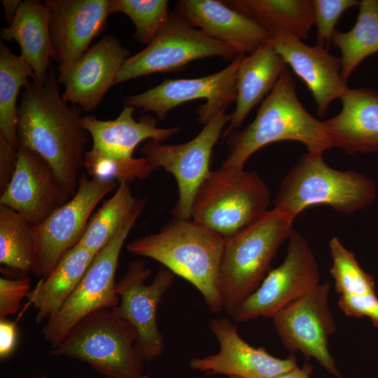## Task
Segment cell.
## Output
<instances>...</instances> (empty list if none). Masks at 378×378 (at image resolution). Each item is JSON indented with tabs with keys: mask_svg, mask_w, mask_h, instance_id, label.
<instances>
[{
	"mask_svg": "<svg viewBox=\"0 0 378 378\" xmlns=\"http://www.w3.org/2000/svg\"><path fill=\"white\" fill-rule=\"evenodd\" d=\"M111 14L122 13L135 26L134 38L148 46L167 22L170 14L165 0H109Z\"/></svg>",
	"mask_w": 378,
	"mask_h": 378,
	"instance_id": "836d02e7",
	"label": "cell"
},
{
	"mask_svg": "<svg viewBox=\"0 0 378 378\" xmlns=\"http://www.w3.org/2000/svg\"><path fill=\"white\" fill-rule=\"evenodd\" d=\"M31 279L20 277L0 278V319L14 314L21 308L22 302L30 293Z\"/></svg>",
	"mask_w": 378,
	"mask_h": 378,
	"instance_id": "d590c367",
	"label": "cell"
},
{
	"mask_svg": "<svg viewBox=\"0 0 378 378\" xmlns=\"http://www.w3.org/2000/svg\"><path fill=\"white\" fill-rule=\"evenodd\" d=\"M312 372V366L307 363L302 368L297 365L291 370L284 373L276 378H310Z\"/></svg>",
	"mask_w": 378,
	"mask_h": 378,
	"instance_id": "ab89813d",
	"label": "cell"
},
{
	"mask_svg": "<svg viewBox=\"0 0 378 378\" xmlns=\"http://www.w3.org/2000/svg\"><path fill=\"white\" fill-rule=\"evenodd\" d=\"M270 204V190L256 172L220 167L199 187L191 218L226 238L261 218Z\"/></svg>",
	"mask_w": 378,
	"mask_h": 378,
	"instance_id": "52a82bcc",
	"label": "cell"
},
{
	"mask_svg": "<svg viewBox=\"0 0 378 378\" xmlns=\"http://www.w3.org/2000/svg\"><path fill=\"white\" fill-rule=\"evenodd\" d=\"M83 167L91 178L118 183L146 179L154 170L144 156L120 157L94 148L85 151Z\"/></svg>",
	"mask_w": 378,
	"mask_h": 378,
	"instance_id": "1f68e13d",
	"label": "cell"
},
{
	"mask_svg": "<svg viewBox=\"0 0 378 378\" xmlns=\"http://www.w3.org/2000/svg\"><path fill=\"white\" fill-rule=\"evenodd\" d=\"M151 270L143 260H134L116 283L119 303L115 313L131 323L137 332L136 346L145 360H152L164 351L163 336L158 326L157 313L163 295L172 285L175 274L160 267L150 284L145 281Z\"/></svg>",
	"mask_w": 378,
	"mask_h": 378,
	"instance_id": "5bb4252c",
	"label": "cell"
},
{
	"mask_svg": "<svg viewBox=\"0 0 378 378\" xmlns=\"http://www.w3.org/2000/svg\"><path fill=\"white\" fill-rule=\"evenodd\" d=\"M57 76L51 64L46 81H29L18 108L19 146L41 156L74 196L83 167L90 134L80 122L78 108L69 106L59 94Z\"/></svg>",
	"mask_w": 378,
	"mask_h": 378,
	"instance_id": "6da1fadb",
	"label": "cell"
},
{
	"mask_svg": "<svg viewBox=\"0 0 378 378\" xmlns=\"http://www.w3.org/2000/svg\"><path fill=\"white\" fill-rule=\"evenodd\" d=\"M137 336L135 328L113 309H103L76 325L50 355L84 362L107 378H147Z\"/></svg>",
	"mask_w": 378,
	"mask_h": 378,
	"instance_id": "8992f818",
	"label": "cell"
},
{
	"mask_svg": "<svg viewBox=\"0 0 378 378\" xmlns=\"http://www.w3.org/2000/svg\"><path fill=\"white\" fill-rule=\"evenodd\" d=\"M230 378H239V377H230Z\"/></svg>",
	"mask_w": 378,
	"mask_h": 378,
	"instance_id": "b9f144b4",
	"label": "cell"
},
{
	"mask_svg": "<svg viewBox=\"0 0 378 378\" xmlns=\"http://www.w3.org/2000/svg\"><path fill=\"white\" fill-rule=\"evenodd\" d=\"M239 55L230 46L214 39L176 14L157 36L122 65L115 84L155 73L177 71L188 63L218 56L232 60Z\"/></svg>",
	"mask_w": 378,
	"mask_h": 378,
	"instance_id": "ba28073f",
	"label": "cell"
},
{
	"mask_svg": "<svg viewBox=\"0 0 378 378\" xmlns=\"http://www.w3.org/2000/svg\"><path fill=\"white\" fill-rule=\"evenodd\" d=\"M288 240L284 260L234 310L230 316L235 322L272 318L319 284L318 266L307 241L294 230Z\"/></svg>",
	"mask_w": 378,
	"mask_h": 378,
	"instance_id": "30bf717a",
	"label": "cell"
},
{
	"mask_svg": "<svg viewBox=\"0 0 378 378\" xmlns=\"http://www.w3.org/2000/svg\"><path fill=\"white\" fill-rule=\"evenodd\" d=\"M72 197L41 156L18 147L17 167L10 183L0 195V204L37 225Z\"/></svg>",
	"mask_w": 378,
	"mask_h": 378,
	"instance_id": "2e32d148",
	"label": "cell"
},
{
	"mask_svg": "<svg viewBox=\"0 0 378 378\" xmlns=\"http://www.w3.org/2000/svg\"><path fill=\"white\" fill-rule=\"evenodd\" d=\"M32 80L31 66L20 55L13 53L0 43V137L18 149L17 99L20 88Z\"/></svg>",
	"mask_w": 378,
	"mask_h": 378,
	"instance_id": "f546056e",
	"label": "cell"
},
{
	"mask_svg": "<svg viewBox=\"0 0 378 378\" xmlns=\"http://www.w3.org/2000/svg\"><path fill=\"white\" fill-rule=\"evenodd\" d=\"M358 6L353 28L335 29L331 41L341 52V75L346 82L363 60L378 52V0H361Z\"/></svg>",
	"mask_w": 378,
	"mask_h": 378,
	"instance_id": "f1b7e54d",
	"label": "cell"
},
{
	"mask_svg": "<svg viewBox=\"0 0 378 378\" xmlns=\"http://www.w3.org/2000/svg\"><path fill=\"white\" fill-rule=\"evenodd\" d=\"M286 66L271 41L245 55L236 76V107L223 138L240 127L253 108L271 92Z\"/></svg>",
	"mask_w": 378,
	"mask_h": 378,
	"instance_id": "d4e9b609",
	"label": "cell"
},
{
	"mask_svg": "<svg viewBox=\"0 0 378 378\" xmlns=\"http://www.w3.org/2000/svg\"><path fill=\"white\" fill-rule=\"evenodd\" d=\"M50 36L57 71H66L102 33L111 15L109 0H46Z\"/></svg>",
	"mask_w": 378,
	"mask_h": 378,
	"instance_id": "ac0fdd59",
	"label": "cell"
},
{
	"mask_svg": "<svg viewBox=\"0 0 378 378\" xmlns=\"http://www.w3.org/2000/svg\"><path fill=\"white\" fill-rule=\"evenodd\" d=\"M36 260L34 225L0 204V263L18 272L33 273Z\"/></svg>",
	"mask_w": 378,
	"mask_h": 378,
	"instance_id": "4dcf8cb0",
	"label": "cell"
},
{
	"mask_svg": "<svg viewBox=\"0 0 378 378\" xmlns=\"http://www.w3.org/2000/svg\"><path fill=\"white\" fill-rule=\"evenodd\" d=\"M244 55H238L225 69L195 78L166 79L160 85L140 94L124 98L125 105L151 111L164 120L174 108L192 100L204 99L206 103L197 110V121L205 125L237 99L236 76Z\"/></svg>",
	"mask_w": 378,
	"mask_h": 378,
	"instance_id": "4fadbf2b",
	"label": "cell"
},
{
	"mask_svg": "<svg viewBox=\"0 0 378 378\" xmlns=\"http://www.w3.org/2000/svg\"><path fill=\"white\" fill-rule=\"evenodd\" d=\"M208 326L218 342L219 351L208 356L193 358L190 366L194 370L229 377L276 378L297 366L293 354L281 359L262 347L248 344L239 335L238 326L227 318L211 319Z\"/></svg>",
	"mask_w": 378,
	"mask_h": 378,
	"instance_id": "e0dca14e",
	"label": "cell"
},
{
	"mask_svg": "<svg viewBox=\"0 0 378 378\" xmlns=\"http://www.w3.org/2000/svg\"><path fill=\"white\" fill-rule=\"evenodd\" d=\"M135 108L125 105L117 118L99 120L93 115L81 116L80 122L93 142L92 148L120 157H132L136 147L145 140L163 142L178 133L179 128L158 127L150 115L133 118Z\"/></svg>",
	"mask_w": 378,
	"mask_h": 378,
	"instance_id": "603a6c76",
	"label": "cell"
},
{
	"mask_svg": "<svg viewBox=\"0 0 378 378\" xmlns=\"http://www.w3.org/2000/svg\"><path fill=\"white\" fill-rule=\"evenodd\" d=\"M281 141L303 144L308 152L332 148L323 121L313 117L300 102L295 84L286 67L261 104L253 121L236 134L221 167L244 168L247 160L266 145Z\"/></svg>",
	"mask_w": 378,
	"mask_h": 378,
	"instance_id": "3957f363",
	"label": "cell"
},
{
	"mask_svg": "<svg viewBox=\"0 0 378 378\" xmlns=\"http://www.w3.org/2000/svg\"><path fill=\"white\" fill-rule=\"evenodd\" d=\"M176 15L211 38L234 48L239 55L251 54L272 36L246 15L217 0H181Z\"/></svg>",
	"mask_w": 378,
	"mask_h": 378,
	"instance_id": "44dd1931",
	"label": "cell"
},
{
	"mask_svg": "<svg viewBox=\"0 0 378 378\" xmlns=\"http://www.w3.org/2000/svg\"><path fill=\"white\" fill-rule=\"evenodd\" d=\"M139 217L131 219L94 257L83 278L60 310L42 328L51 348L84 318L119 303L115 276L124 243Z\"/></svg>",
	"mask_w": 378,
	"mask_h": 378,
	"instance_id": "9c48e42d",
	"label": "cell"
},
{
	"mask_svg": "<svg viewBox=\"0 0 378 378\" xmlns=\"http://www.w3.org/2000/svg\"><path fill=\"white\" fill-rule=\"evenodd\" d=\"M95 255L76 245L30 291L27 298L36 311L35 321L38 324L46 323L60 310L83 278Z\"/></svg>",
	"mask_w": 378,
	"mask_h": 378,
	"instance_id": "484cf974",
	"label": "cell"
},
{
	"mask_svg": "<svg viewBox=\"0 0 378 378\" xmlns=\"http://www.w3.org/2000/svg\"><path fill=\"white\" fill-rule=\"evenodd\" d=\"M225 238L192 218H174L159 232L136 239L129 253L150 258L201 293L211 313L223 310L220 289Z\"/></svg>",
	"mask_w": 378,
	"mask_h": 378,
	"instance_id": "7a4b0ae2",
	"label": "cell"
},
{
	"mask_svg": "<svg viewBox=\"0 0 378 378\" xmlns=\"http://www.w3.org/2000/svg\"><path fill=\"white\" fill-rule=\"evenodd\" d=\"M230 120L231 114L222 111L188 142L164 144L148 140L143 145L141 152L154 169L163 168L176 179L178 197L172 211L174 218H191L194 197L211 172L213 148Z\"/></svg>",
	"mask_w": 378,
	"mask_h": 378,
	"instance_id": "7c38bea8",
	"label": "cell"
},
{
	"mask_svg": "<svg viewBox=\"0 0 378 378\" xmlns=\"http://www.w3.org/2000/svg\"><path fill=\"white\" fill-rule=\"evenodd\" d=\"M18 162V149L0 137V194L6 189Z\"/></svg>",
	"mask_w": 378,
	"mask_h": 378,
	"instance_id": "74e56055",
	"label": "cell"
},
{
	"mask_svg": "<svg viewBox=\"0 0 378 378\" xmlns=\"http://www.w3.org/2000/svg\"><path fill=\"white\" fill-rule=\"evenodd\" d=\"M50 15L45 4L36 0L22 1L11 23L1 29V38L15 41L20 56L34 71L33 81L45 83L53 51L50 36Z\"/></svg>",
	"mask_w": 378,
	"mask_h": 378,
	"instance_id": "cb8c5ba5",
	"label": "cell"
},
{
	"mask_svg": "<svg viewBox=\"0 0 378 378\" xmlns=\"http://www.w3.org/2000/svg\"><path fill=\"white\" fill-rule=\"evenodd\" d=\"M17 342L15 322L0 319V358L5 359L13 351Z\"/></svg>",
	"mask_w": 378,
	"mask_h": 378,
	"instance_id": "f35d334b",
	"label": "cell"
},
{
	"mask_svg": "<svg viewBox=\"0 0 378 378\" xmlns=\"http://www.w3.org/2000/svg\"><path fill=\"white\" fill-rule=\"evenodd\" d=\"M271 43L312 92L319 117L326 114L332 101L341 99L349 88L341 75V59L331 55L327 48L309 46L286 34L273 37Z\"/></svg>",
	"mask_w": 378,
	"mask_h": 378,
	"instance_id": "ffe728a7",
	"label": "cell"
},
{
	"mask_svg": "<svg viewBox=\"0 0 378 378\" xmlns=\"http://www.w3.org/2000/svg\"><path fill=\"white\" fill-rule=\"evenodd\" d=\"M340 99L341 111L323 121L332 148L349 154L378 152V92L349 88Z\"/></svg>",
	"mask_w": 378,
	"mask_h": 378,
	"instance_id": "7402d4cb",
	"label": "cell"
},
{
	"mask_svg": "<svg viewBox=\"0 0 378 378\" xmlns=\"http://www.w3.org/2000/svg\"><path fill=\"white\" fill-rule=\"evenodd\" d=\"M377 196V185L368 176L335 169L326 164L322 153L307 151L281 181L274 206L296 216L316 205L350 214L371 205Z\"/></svg>",
	"mask_w": 378,
	"mask_h": 378,
	"instance_id": "5b68a950",
	"label": "cell"
},
{
	"mask_svg": "<svg viewBox=\"0 0 378 378\" xmlns=\"http://www.w3.org/2000/svg\"><path fill=\"white\" fill-rule=\"evenodd\" d=\"M228 6L246 15L273 37L286 34L302 40L314 25L310 0H233Z\"/></svg>",
	"mask_w": 378,
	"mask_h": 378,
	"instance_id": "4316f807",
	"label": "cell"
},
{
	"mask_svg": "<svg viewBox=\"0 0 378 378\" xmlns=\"http://www.w3.org/2000/svg\"><path fill=\"white\" fill-rule=\"evenodd\" d=\"M7 24L9 25L14 19L18 8L20 7L22 1L20 0H1V1Z\"/></svg>",
	"mask_w": 378,
	"mask_h": 378,
	"instance_id": "60d3db41",
	"label": "cell"
},
{
	"mask_svg": "<svg viewBox=\"0 0 378 378\" xmlns=\"http://www.w3.org/2000/svg\"><path fill=\"white\" fill-rule=\"evenodd\" d=\"M118 182L88 178L81 172L75 195L41 223L34 225L36 260L33 274L45 278L83 237L92 212Z\"/></svg>",
	"mask_w": 378,
	"mask_h": 378,
	"instance_id": "8fae6325",
	"label": "cell"
},
{
	"mask_svg": "<svg viewBox=\"0 0 378 378\" xmlns=\"http://www.w3.org/2000/svg\"><path fill=\"white\" fill-rule=\"evenodd\" d=\"M296 217L274 206L250 225L225 238L220 289L223 310L230 316L271 270V262L288 239Z\"/></svg>",
	"mask_w": 378,
	"mask_h": 378,
	"instance_id": "277c9868",
	"label": "cell"
},
{
	"mask_svg": "<svg viewBox=\"0 0 378 378\" xmlns=\"http://www.w3.org/2000/svg\"><path fill=\"white\" fill-rule=\"evenodd\" d=\"M358 5L356 0H312L316 45L327 48L340 18L346 10Z\"/></svg>",
	"mask_w": 378,
	"mask_h": 378,
	"instance_id": "e575fe53",
	"label": "cell"
},
{
	"mask_svg": "<svg viewBox=\"0 0 378 378\" xmlns=\"http://www.w3.org/2000/svg\"><path fill=\"white\" fill-rule=\"evenodd\" d=\"M339 308L348 316L368 317L378 328V298L376 293L343 295L338 299Z\"/></svg>",
	"mask_w": 378,
	"mask_h": 378,
	"instance_id": "8d00e7d4",
	"label": "cell"
},
{
	"mask_svg": "<svg viewBox=\"0 0 378 378\" xmlns=\"http://www.w3.org/2000/svg\"><path fill=\"white\" fill-rule=\"evenodd\" d=\"M328 246L332 257L330 273L340 295L376 293L374 277L361 267L354 252L336 237L330 240Z\"/></svg>",
	"mask_w": 378,
	"mask_h": 378,
	"instance_id": "d6a6232c",
	"label": "cell"
},
{
	"mask_svg": "<svg viewBox=\"0 0 378 378\" xmlns=\"http://www.w3.org/2000/svg\"><path fill=\"white\" fill-rule=\"evenodd\" d=\"M330 285L319 284L273 318L275 330L284 347L314 358L330 374L342 378L328 349L329 337L336 326L328 306Z\"/></svg>",
	"mask_w": 378,
	"mask_h": 378,
	"instance_id": "9a60e30c",
	"label": "cell"
},
{
	"mask_svg": "<svg viewBox=\"0 0 378 378\" xmlns=\"http://www.w3.org/2000/svg\"><path fill=\"white\" fill-rule=\"evenodd\" d=\"M146 199H136L129 183H119L114 194L92 216L77 245L97 254L133 218L139 217Z\"/></svg>",
	"mask_w": 378,
	"mask_h": 378,
	"instance_id": "83f0119b",
	"label": "cell"
},
{
	"mask_svg": "<svg viewBox=\"0 0 378 378\" xmlns=\"http://www.w3.org/2000/svg\"><path fill=\"white\" fill-rule=\"evenodd\" d=\"M130 54L114 36L102 38L66 71L57 76L58 83L64 85V100L78 104L85 111L94 110L115 84L118 74Z\"/></svg>",
	"mask_w": 378,
	"mask_h": 378,
	"instance_id": "d6986e66",
	"label": "cell"
}]
</instances>
